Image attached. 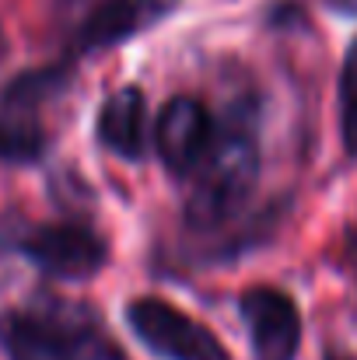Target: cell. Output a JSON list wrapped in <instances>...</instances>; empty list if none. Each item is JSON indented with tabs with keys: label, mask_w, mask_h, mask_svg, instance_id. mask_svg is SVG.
Returning a JSON list of instances; mask_svg holds the SVG:
<instances>
[{
	"label": "cell",
	"mask_w": 357,
	"mask_h": 360,
	"mask_svg": "<svg viewBox=\"0 0 357 360\" xmlns=\"http://www.w3.org/2000/svg\"><path fill=\"white\" fill-rule=\"evenodd\" d=\"M238 311L249 329L252 360H298L301 311L291 294L277 287H249L238 297Z\"/></svg>",
	"instance_id": "6"
},
{
	"label": "cell",
	"mask_w": 357,
	"mask_h": 360,
	"mask_svg": "<svg viewBox=\"0 0 357 360\" xmlns=\"http://www.w3.org/2000/svg\"><path fill=\"white\" fill-rule=\"evenodd\" d=\"M175 0H63L67 49L74 56H88L99 49H113L119 42L147 32L161 21Z\"/></svg>",
	"instance_id": "4"
},
{
	"label": "cell",
	"mask_w": 357,
	"mask_h": 360,
	"mask_svg": "<svg viewBox=\"0 0 357 360\" xmlns=\"http://www.w3.org/2000/svg\"><path fill=\"white\" fill-rule=\"evenodd\" d=\"M340 7H347V11H354L357 14V0H340Z\"/></svg>",
	"instance_id": "13"
},
{
	"label": "cell",
	"mask_w": 357,
	"mask_h": 360,
	"mask_svg": "<svg viewBox=\"0 0 357 360\" xmlns=\"http://www.w3.org/2000/svg\"><path fill=\"white\" fill-rule=\"evenodd\" d=\"M340 136L347 154L357 158V39L347 46L340 70Z\"/></svg>",
	"instance_id": "10"
},
{
	"label": "cell",
	"mask_w": 357,
	"mask_h": 360,
	"mask_svg": "<svg viewBox=\"0 0 357 360\" xmlns=\"http://www.w3.org/2000/svg\"><path fill=\"white\" fill-rule=\"evenodd\" d=\"M211 136H214V122L196 98L179 95V98L165 102L158 126H154V147L168 172L193 175L200 158L211 147Z\"/></svg>",
	"instance_id": "7"
},
{
	"label": "cell",
	"mask_w": 357,
	"mask_h": 360,
	"mask_svg": "<svg viewBox=\"0 0 357 360\" xmlns=\"http://www.w3.org/2000/svg\"><path fill=\"white\" fill-rule=\"evenodd\" d=\"M326 360H354V357H347V354H340V350H326Z\"/></svg>",
	"instance_id": "11"
},
{
	"label": "cell",
	"mask_w": 357,
	"mask_h": 360,
	"mask_svg": "<svg viewBox=\"0 0 357 360\" xmlns=\"http://www.w3.org/2000/svg\"><path fill=\"white\" fill-rule=\"evenodd\" d=\"M49 147L39 109L0 98V165H35Z\"/></svg>",
	"instance_id": "9"
},
{
	"label": "cell",
	"mask_w": 357,
	"mask_h": 360,
	"mask_svg": "<svg viewBox=\"0 0 357 360\" xmlns=\"http://www.w3.org/2000/svg\"><path fill=\"white\" fill-rule=\"evenodd\" d=\"M0 354L7 360H126L88 304L49 294L0 311Z\"/></svg>",
	"instance_id": "1"
},
{
	"label": "cell",
	"mask_w": 357,
	"mask_h": 360,
	"mask_svg": "<svg viewBox=\"0 0 357 360\" xmlns=\"http://www.w3.org/2000/svg\"><path fill=\"white\" fill-rule=\"evenodd\" d=\"M99 143L106 150H113L116 158L126 161H140L144 158V140H147V102L144 91L126 84L113 91L102 109H99V122H95Z\"/></svg>",
	"instance_id": "8"
},
{
	"label": "cell",
	"mask_w": 357,
	"mask_h": 360,
	"mask_svg": "<svg viewBox=\"0 0 357 360\" xmlns=\"http://www.w3.org/2000/svg\"><path fill=\"white\" fill-rule=\"evenodd\" d=\"M0 255L28 259L49 280H88L106 262V241L84 224H32L21 214H0Z\"/></svg>",
	"instance_id": "3"
},
{
	"label": "cell",
	"mask_w": 357,
	"mask_h": 360,
	"mask_svg": "<svg viewBox=\"0 0 357 360\" xmlns=\"http://www.w3.org/2000/svg\"><path fill=\"white\" fill-rule=\"evenodd\" d=\"M259 182V140L252 112L235 109L211 136L207 154L193 172L186 221L196 231H214L249 203Z\"/></svg>",
	"instance_id": "2"
},
{
	"label": "cell",
	"mask_w": 357,
	"mask_h": 360,
	"mask_svg": "<svg viewBox=\"0 0 357 360\" xmlns=\"http://www.w3.org/2000/svg\"><path fill=\"white\" fill-rule=\"evenodd\" d=\"M351 259H354V269H357V231L351 235Z\"/></svg>",
	"instance_id": "12"
},
{
	"label": "cell",
	"mask_w": 357,
	"mask_h": 360,
	"mask_svg": "<svg viewBox=\"0 0 357 360\" xmlns=\"http://www.w3.org/2000/svg\"><path fill=\"white\" fill-rule=\"evenodd\" d=\"M126 326L161 360H232L225 343L161 297H137L126 304Z\"/></svg>",
	"instance_id": "5"
}]
</instances>
